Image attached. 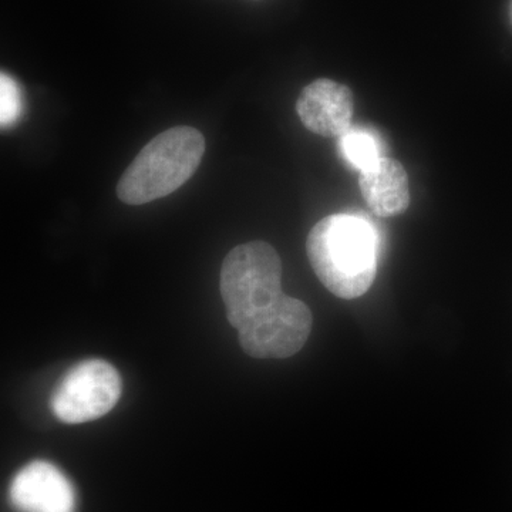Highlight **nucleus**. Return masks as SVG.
Returning a JSON list of instances; mask_svg holds the SVG:
<instances>
[{"label":"nucleus","mask_w":512,"mask_h":512,"mask_svg":"<svg viewBox=\"0 0 512 512\" xmlns=\"http://www.w3.org/2000/svg\"><path fill=\"white\" fill-rule=\"evenodd\" d=\"M9 497L19 512L76 511V493L69 478L43 460L32 461L16 474Z\"/></svg>","instance_id":"423d86ee"},{"label":"nucleus","mask_w":512,"mask_h":512,"mask_svg":"<svg viewBox=\"0 0 512 512\" xmlns=\"http://www.w3.org/2000/svg\"><path fill=\"white\" fill-rule=\"evenodd\" d=\"M359 187L363 200L377 217H396L409 208V175L394 158L384 156L360 171Z\"/></svg>","instance_id":"6e6552de"},{"label":"nucleus","mask_w":512,"mask_h":512,"mask_svg":"<svg viewBox=\"0 0 512 512\" xmlns=\"http://www.w3.org/2000/svg\"><path fill=\"white\" fill-rule=\"evenodd\" d=\"M340 138L343 157L356 170L363 171L384 157L382 141L373 131L350 127Z\"/></svg>","instance_id":"1a4fd4ad"},{"label":"nucleus","mask_w":512,"mask_h":512,"mask_svg":"<svg viewBox=\"0 0 512 512\" xmlns=\"http://www.w3.org/2000/svg\"><path fill=\"white\" fill-rule=\"evenodd\" d=\"M205 138L195 128L181 126L158 134L134 158L117 185V195L130 205L167 197L187 183L200 167Z\"/></svg>","instance_id":"f03ea898"},{"label":"nucleus","mask_w":512,"mask_h":512,"mask_svg":"<svg viewBox=\"0 0 512 512\" xmlns=\"http://www.w3.org/2000/svg\"><path fill=\"white\" fill-rule=\"evenodd\" d=\"M353 110L352 90L329 79L315 80L296 101L303 126L322 137H342L352 127Z\"/></svg>","instance_id":"0eeeda50"},{"label":"nucleus","mask_w":512,"mask_h":512,"mask_svg":"<svg viewBox=\"0 0 512 512\" xmlns=\"http://www.w3.org/2000/svg\"><path fill=\"white\" fill-rule=\"evenodd\" d=\"M377 235L357 215L323 218L309 232L306 254L319 281L340 299L365 295L377 272Z\"/></svg>","instance_id":"f257e3e1"},{"label":"nucleus","mask_w":512,"mask_h":512,"mask_svg":"<svg viewBox=\"0 0 512 512\" xmlns=\"http://www.w3.org/2000/svg\"><path fill=\"white\" fill-rule=\"evenodd\" d=\"M22 113V93L19 84L2 72L0 76V124L9 128L18 121Z\"/></svg>","instance_id":"9d476101"},{"label":"nucleus","mask_w":512,"mask_h":512,"mask_svg":"<svg viewBox=\"0 0 512 512\" xmlns=\"http://www.w3.org/2000/svg\"><path fill=\"white\" fill-rule=\"evenodd\" d=\"M221 295L229 323L237 330L274 311L286 296L275 248L252 241L232 249L222 264Z\"/></svg>","instance_id":"7ed1b4c3"},{"label":"nucleus","mask_w":512,"mask_h":512,"mask_svg":"<svg viewBox=\"0 0 512 512\" xmlns=\"http://www.w3.org/2000/svg\"><path fill=\"white\" fill-rule=\"evenodd\" d=\"M121 390V377L111 363L83 360L70 367L56 384L50 409L63 423H87L110 413L120 400Z\"/></svg>","instance_id":"20e7f679"},{"label":"nucleus","mask_w":512,"mask_h":512,"mask_svg":"<svg viewBox=\"0 0 512 512\" xmlns=\"http://www.w3.org/2000/svg\"><path fill=\"white\" fill-rule=\"evenodd\" d=\"M312 323L306 303L286 295L274 311L238 330L239 343L255 359H286L305 346Z\"/></svg>","instance_id":"39448f33"}]
</instances>
